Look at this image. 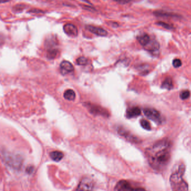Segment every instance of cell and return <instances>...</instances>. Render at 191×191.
<instances>
[{
  "label": "cell",
  "mask_w": 191,
  "mask_h": 191,
  "mask_svg": "<svg viewBox=\"0 0 191 191\" xmlns=\"http://www.w3.org/2000/svg\"><path fill=\"white\" fill-rule=\"evenodd\" d=\"M171 142L168 139L160 140L147 149L146 154L151 167L157 171L165 168L171 160Z\"/></svg>",
  "instance_id": "6da1fadb"
},
{
  "label": "cell",
  "mask_w": 191,
  "mask_h": 191,
  "mask_svg": "<svg viewBox=\"0 0 191 191\" xmlns=\"http://www.w3.org/2000/svg\"><path fill=\"white\" fill-rule=\"evenodd\" d=\"M185 166L181 163L170 177V183L172 191H188V185L182 178L185 172Z\"/></svg>",
  "instance_id": "7a4b0ae2"
},
{
  "label": "cell",
  "mask_w": 191,
  "mask_h": 191,
  "mask_svg": "<svg viewBox=\"0 0 191 191\" xmlns=\"http://www.w3.org/2000/svg\"><path fill=\"white\" fill-rule=\"evenodd\" d=\"M115 191H146L143 188L136 187L132 183L126 180H122L118 182L114 188Z\"/></svg>",
  "instance_id": "3957f363"
},
{
  "label": "cell",
  "mask_w": 191,
  "mask_h": 191,
  "mask_svg": "<svg viewBox=\"0 0 191 191\" xmlns=\"http://www.w3.org/2000/svg\"><path fill=\"white\" fill-rule=\"evenodd\" d=\"M143 113L147 118L156 122L158 124H160L162 122L161 115L156 110L152 108H145L143 109Z\"/></svg>",
  "instance_id": "277c9868"
},
{
  "label": "cell",
  "mask_w": 191,
  "mask_h": 191,
  "mask_svg": "<svg viewBox=\"0 0 191 191\" xmlns=\"http://www.w3.org/2000/svg\"><path fill=\"white\" fill-rule=\"evenodd\" d=\"M85 106L89 110L90 113L94 114H98L101 115L103 116H108V113L105 109L102 108L100 106L92 104L90 103L85 104Z\"/></svg>",
  "instance_id": "5b68a950"
},
{
  "label": "cell",
  "mask_w": 191,
  "mask_h": 191,
  "mask_svg": "<svg viewBox=\"0 0 191 191\" xmlns=\"http://www.w3.org/2000/svg\"><path fill=\"white\" fill-rule=\"evenodd\" d=\"M60 72L62 75H66L67 73H71L74 71V67L69 61H63L60 66Z\"/></svg>",
  "instance_id": "8992f818"
},
{
  "label": "cell",
  "mask_w": 191,
  "mask_h": 191,
  "mask_svg": "<svg viewBox=\"0 0 191 191\" xmlns=\"http://www.w3.org/2000/svg\"><path fill=\"white\" fill-rule=\"evenodd\" d=\"M63 31L69 37H76L78 34L77 27L75 25L67 23L63 26Z\"/></svg>",
  "instance_id": "52a82bcc"
},
{
  "label": "cell",
  "mask_w": 191,
  "mask_h": 191,
  "mask_svg": "<svg viewBox=\"0 0 191 191\" xmlns=\"http://www.w3.org/2000/svg\"><path fill=\"white\" fill-rule=\"evenodd\" d=\"M85 28L88 30L90 32L93 33L98 36L105 37L108 34V33L106 30L100 27L93 26V25H86Z\"/></svg>",
  "instance_id": "ba28073f"
},
{
  "label": "cell",
  "mask_w": 191,
  "mask_h": 191,
  "mask_svg": "<svg viewBox=\"0 0 191 191\" xmlns=\"http://www.w3.org/2000/svg\"><path fill=\"white\" fill-rule=\"evenodd\" d=\"M93 188L92 183L90 182L89 179L85 178L82 180L79 187L78 188L77 191H90Z\"/></svg>",
  "instance_id": "9c48e42d"
},
{
  "label": "cell",
  "mask_w": 191,
  "mask_h": 191,
  "mask_svg": "<svg viewBox=\"0 0 191 191\" xmlns=\"http://www.w3.org/2000/svg\"><path fill=\"white\" fill-rule=\"evenodd\" d=\"M145 48L151 53L156 54V53H158L160 45L157 41L151 40L150 43L147 45Z\"/></svg>",
  "instance_id": "30bf717a"
},
{
  "label": "cell",
  "mask_w": 191,
  "mask_h": 191,
  "mask_svg": "<svg viewBox=\"0 0 191 191\" xmlns=\"http://www.w3.org/2000/svg\"><path fill=\"white\" fill-rule=\"evenodd\" d=\"M141 110L138 107H133L127 110L126 117L128 118H135L141 114Z\"/></svg>",
  "instance_id": "8fae6325"
},
{
  "label": "cell",
  "mask_w": 191,
  "mask_h": 191,
  "mask_svg": "<svg viewBox=\"0 0 191 191\" xmlns=\"http://www.w3.org/2000/svg\"><path fill=\"white\" fill-rule=\"evenodd\" d=\"M140 44L142 45L143 47H146L147 45L150 43L151 39L150 36L147 34H143L139 35L137 38Z\"/></svg>",
  "instance_id": "7c38bea8"
},
{
  "label": "cell",
  "mask_w": 191,
  "mask_h": 191,
  "mask_svg": "<svg viewBox=\"0 0 191 191\" xmlns=\"http://www.w3.org/2000/svg\"><path fill=\"white\" fill-rule=\"evenodd\" d=\"M118 132L122 136L126 137L128 140L130 141L131 142H136V143L139 142V140L137 138H136L135 136H134L132 134H131L129 132L127 131L123 128H121L119 131H118Z\"/></svg>",
  "instance_id": "4fadbf2b"
},
{
  "label": "cell",
  "mask_w": 191,
  "mask_h": 191,
  "mask_svg": "<svg viewBox=\"0 0 191 191\" xmlns=\"http://www.w3.org/2000/svg\"><path fill=\"white\" fill-rule=\"evenodd\" d=\"M63 97L67 100L72 101L76 98V93L73 90H66L63 94Z\"/></svg>",
  "instance_id": "5bb4252c"
},
{
  "label": "cell",
  "mask_w": 191,
  "mask_h": 191,
  "mask_svg": "<svg viewBox=\"0 0 191 191\" xmlns=\"http://www.w3.org/2000/svg\"><path fill=\"white\" fill-rule=\"evenodd\" d=\"M50 156L54 161L59 162L62 160V159L63 158V154L60 151H53V152H51Z\"/></svg>",
  "instance_id": "9a60e30c"
},
{
  "label": "cell",
  "mask_w": 191,
  "mask_h": 191,
  "mask_svg": "<svg viewBox=\"0 0 191 191\" xmlns=\"http://www.w3.org/2000/svg\"><path fill=\"white\" fill-rule=\"evenodd\" d=\"M162 88L167 90H171L173 88V81L171 77H167L164 80Z\"/></svg>",
  "instance_id": "2e32d148"
},
{
  "label": "cell",
  "mask_w": 191,
  "mask_h": 191,
  "mask_svg": "<svg viewBox=\"0 0 191 191\" xmlns=\"http://www.w3.org/2000/svg\"><path fill=\"white\" fill-rule=\"evenodd\" d=\"M58 50L57 48H49L47 51V57L50 60L54 59L58 54Z\"/></svg>",
  "instance_id": "e0dca14e"
},
{
  "label": "cell",
  "mask_w": 191,
  "mask_h": 191,
  "mask_svg": "<svg viewBox=\"0 0 191 191\" xmlns=\"http://www.w3.org/2000/svg\"><path fill=\"white\" fill-rule=\"evenodd\" d=\"M154 15L158 16V17H177L174 14H173L172 13L165 12L163 11H157L154 12Z\"/></svg>",
  "instance_id": "ac0fdd59"
},
{
  "label": "cell",
  "mask_w": 191,
  "mask_h": 191,
  "mask_svg": "<svg viewBox=\"0 0 191 191\" xmlns=\"http://www.w3.org/2000/svg\"><path fill=\"white\" fill-rule=\"evenodd\" d=\"M76 63L79 66H85L88 63V59L85 57H79L76 60Z\"/></svg>",
  "instance_id": "d6986e66"
},
{
  "label": "cell",
  "mask_w": 191,
  "mask_h": 191,
  "mask_svg": "<svg viewBox=\"0 0 191 191\" xmlns=\"http://www.w3.org/2000/svg\"><path fill=\"white\" fill-rule=\"evenodd\" d=\"M141 126L143 128L146 130L150 131L151 130V126L150 123L145 119H142L140 121Z\"/></svg>",
  "instance_id": "ffe728a7"
},
{
  "label": "cell",
  "mask_w": 191,
  "mask_h": 191,
  "mask_svg": "<svg viewBox=\"0 0 191 191\" xmlns=\"http://www.w3.org/2000/svg\"><path fill=\"white\" fill-rule=\"evenodd\" d=\"M190 97V92L188 90H184L180 93V98L182 100H186Z\"/></svg>",
  "instance_id": "44dd1931"
},
{
  "label": "cell",
  "mask_w": 191,
  "mask_h": 191,
  "mask_svg": "<svg viewBox=\"0 0 191 191\" xmlns=\"http://www.w3.org/2000/svg\"><path fill=\"white\" fill-rule=\"evenodd\" d=\"M182 61L179 59H174L173 61V65L175 68H178L182 66Z\"/></svg>",
  "instance_id": "7402d4cb"
},
{
  "label": "cell",
  "mask_w": 191,
  "mask_h": 191,
  "mask_svg": "<svg viewBox=\"0 0 191 191\" xmlns=\"http://www.w3.org/2000/svg\"><path fill=\"white\" fill-rule=\"evenodd\" d=\"M159 25H160L162 26H163V28H165L168 29H172L173 27L172 25L169 24H167L166 23H164V22H162V21H160V22H158L157 23Z\"/></svg>",
  "instance_id": "603a6c76"
}]
</instances>
